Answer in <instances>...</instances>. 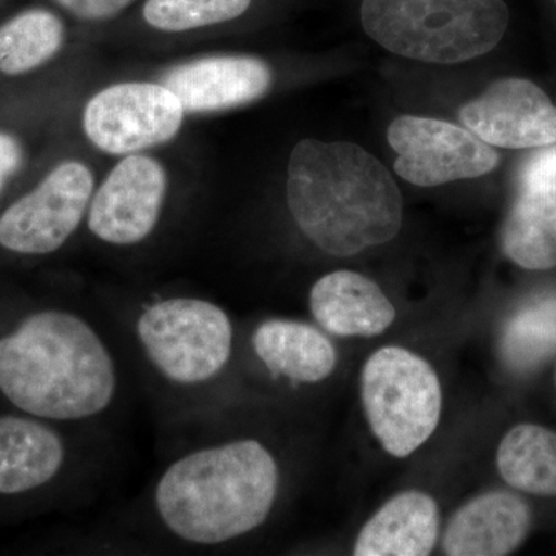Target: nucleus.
Here are the masks:
<instances>
[{
    "label": "nucleus",
    "instance_id": "9d476101",
    "mask_svg": "<svg viewBox=\"0 0 556 556\" xmlns=\"http://www.w3.org/2000/svg\"><path fill=\"white\" fill-rule=\"evenodd\" d=\"M169 175L148 153L121 156L91 195L87 226L113 247H134L155 230L166 203Z\"/></svg>",
    "mask_w": 556,
    "mask_h": 556
},
{
    "label": "nucleus",
    "instance_id": "2eb2a0df",
    "mask_svg": "<svg viewBox=\"0 0 556 556\" xmlns=\"http://www.w3.org/2000/svg\"><path fill=\"white\" fill-rule=\"evenodd\" d=\"M437 501L419 490L399 493L380 508L354 544L356 556H426L439 535Z\"/></svg>",
    "mask_w": 556,
    "mask_h": 556
},
{
    "label": "nucleus",
    "instance_id": "0eeeda50",
    "mask_svg": "<svg viewBox=\"0 0 556 556\" xmlns=\"http://www.w3.org/2000/svg\"><path fill=\"white\" fill-rule=\"evenodd\" d=\"M186 115L177 94L163 83L124 80L97 91L87 101L80 124L94 149L127 156L170 142Z\"/></svg>",
    "mask_w": 556,
    "mask_h": 556
},
{
    "label": "nucleus",
    "instance_id": "f03ea898",
    "mask_svg": "<svg viewBox=\"0 0 556 556\" xmlns=\"http://www.w3.org/2000/svg\"><path fill=\"white\" fill-rule=\"evenodd\" d=\"M115 390L113 358L78 316L46 311L0 339V391L22 412L86 419L104 412Z\"/></svg>",
    "mask_w": 556,
    "mask_h": 556
},
{
    "label": "nucleus",
    "instance_id": "393cba45",
    "mask_svg": "<svg viewBox=\"0 0 556 556\" xmlns=\"http://www.w3.org/2000/svg\"><path fill=\"white\" fill-rule=\"evenodd\" d=\"M24 161V152L16 138L0 131V190L17 170Z\"/></svg>",
    "mask_w": 556,
    "mask_h": 556
},
{
    "label": "nucleus",
    "instance_id": "9b49d317",
    "mask_svg": "<svg viewBox=\"0 0 556 556\" xmlns=\"http://www.w3.org/2000/svg\"><path fill=\"white\" fill-rule=\"evenodd\" d=\"M459 119L486 144L540 149L556 142V108L532 80L506 78L459 110Z\"/></svg>",
    "mask_w": 556,
    "mask_h": 556
},
{
    "label": "nucleus",
    "instance_id": "7ed1b4c3",
    "mask_svg": "<svg viewBox=\"0 0 556 556\" xmlns=\"http://www.w3.org/2000/svg\"><path fill=\"white\" fill-rule=\"evenodd\" d=\"M277 486L278 467L269 450L243 439L175 460L156 486V510L181 540L211 546L262 526Z\"/></svg>",
    "mask_w": 556,
    "mask_h": 556
},
{
    "label": "nucleus",
    "instance_id": "423d86ee",
    "mask_svg": "<svg viewBox=\"0 0 556 556\" xmlns=\"http://www.w3.org/2000/svg\"><path fill=\"white\" fill-rule=\"evenodd\" d=\"M139 342L172 382H206L228 364L232 324L215 303L192 298L161 300L138 318Z\"/></svg>",
    "mask_w": 556,
    "mask_h": 556
},
{
    "label": "nucleus",
    "instance_id": "4468645a",
    "mask_svg": "<svg viewBox=\"0 0 556 556\" xmlns=\"http://www.w3.org/2000/svg\"><path fill=\"white\" fill-rule=\"evenodd\" d=\"M311 311L318 324L340 338H375L396 318L393 303L371 278L336 270L311 289Z\"/></svg>",
    "mask_w": 556,
    "mask_h": 556
},
{
    "label": "nucleus",
    "instance_id": "1a4fd4ad",
    "mask_svg": "<svg viewBox=\"0 0 556 556\" xmlns=\"http://www.w3.org/2000/svg\"><path fill=\"white\" fill-rule=\"evenodd\" d=\"M387 138L397 153L399 177L420 188L482 177L500 163L493 146L447 121L399 116L388 127Z\"/></svg>",
    "mask_w": 556,
    "mask_h": 556
},
{
    "label": "nucleus",
    "instance_id": "4be33fe9",
    "mask_svg": "<svg viewBox=\"0 0 556 556\" xmlns=\"http://www.w3.org/2000/svg\"><path fill=\"white\" fill-rule=\"evenodd\" d=\"M252 3L254 0H141L139 20L163 35H186L240 20Z\"/></svg>",
    "mask_w": 556,
    "mask_h": 556
},
{
    "label": "nucleus",
    "instance_id": "f257e3e1",
    "mask_svg": "<svg viewBox=\"0 0 556 556\" xmlns=\"http://www.w3.org/2000/svg\"><path fill=\"white\" fill-rule=\"evenodd\" d=\"M287 203L306 239L350 257L397 236L404 203L387 167L346 141L302 139L288 163Z\"/></svg>",
    "mask_w": 556,
    "mask_h": 556
},
{
    "label": "nucleus",
    "instance_id": "39448f33",
    "mask_svg": "<svg viewBox=\"0 0 556 556\" xmlns=\"http://www.w3.org/2000/svg\"><path fill=\"white\" fill-rule=\"evenodd\" d=\"M369 427L391 456L407 457L437 431L442 388L422 357L399 346L376 351L362 371Z\"/></svg>",
    "mask_w": 556,
    "mask_h": 556
},
{
    "label": "nucleus",
    "instance_id": "a878e982",
    "mask_svg": "<svg viewBox=\"0 0 556 556\" xmlns=\"http://www.w3.org/2000/svg\"><path fill=\"white\" fill-rule=\"evenodd\" d=\"M555 383H556V367H555Z\"/></svg>",
    "mask_w": 556,
    "mask_h": 556
},
{
    "label": "nucleus",
    "instance_id": "6e6552de",
    "mask_svg": "<svg viewBox=\"0 0 556 556\" xmlns=\"http://www.w3.org/2000/svg\"><path fill=\"white\" fill-rule=\"evenodd\" d=\"M94 174L89 164H56L31 192L0 217V247L17 254H51L64 247L89 211Z\"/></svg>",
    "mask_w": 556,
    "mask_h": 556
},
{
    "label": "nucleus",
    "instance_id": "f8f14e48",
    "mask_svg": "<svg viewBox=\"0 0 556 556\" xmlns=\"http://www.w3.org/2000/svg\"><path fill=\"white\" fill-rule=\"evenodd\" d=\"M161 83L186 113L225 112L262 100L274 84L268 62L247 54H215L175 65Z\"/></svg>",
    "mask_w": 556,
    "mask_h": 556
},
{
    "label": "nucleus",
    "instance_id": "412c9836",
    "mask_svg": "<svg viewBox=\"0 0 556 556\" xmlns=\"http://www.w3.org/2000/svg\"><path fill=\"white\" fill-rule=\"evenodd\" d=\"M501 357L508 368L529 372L556 354V291L526 302L503 329Z\"/></svg>",
    "mask_w": 556,
    "mask_h": 556
},
{
    "label": "nucleus",
    "instance_id": "b1692460",
    "mask_svg": "<svg viewBox=\"0 0 556 556\" xmlns=\"http://www.w3.org/2000/svg\"><path fill=\"white\" fill-rule=\"evenodd\" d=\"M532 182H556V142L540 148L519 172V186Z\"/></svg>",
    "mask_w": 556,
    "mask_h": 556
},
{
    "label": "nucleus",
    "instance_id": "a211bd4d",
    "mask_svg": "<svg viewBox=\"0 0 556 556\" xmlns=\"http://www.w3.org/2000/svg\"><path fill=\"white\" fill-rule=\"evenodd\" d=\"M501 244L504 254L521 268H555L556 182L519 186L501 232Z\"/></svg>",
    "mask_w": 556,
    "mask_h": 556
},
{
    "label": "nucleus",
    "instance_id": "5701e85b",
    "mask_svg": "<svg viewBox=\"0 0 556 556\" xmlns=\"http://www.w3.org/2000/svg\"><path fill=\"white\" fill-rule=\"evenodd\" d=\"M54 5L80 24H108L118 20L141 0H51Z\"/></svg>",
    "mask_w": 556,
    "mask_h": 556
},
{
    "label": "nucleus",
    "instance_id": "bb28decb",
    "mask_svg": "<svg viewBox=\"0 0 556 556\" xmlns=\"http://www.w3.org/2000/svg\"><path fill=\"white\" fill-rule=\"evenodd\" d=\"M555 2H556V0H555Z\"/></svg>",
    "mask_w": 556,
    "mask_h": 556
},
{
    "label": "nucleus",
    "instance_id": "aec40b11",
    "mask_svg": "<svg viewBox=\"0 0 556 556\" xmlns=\"http://www.w3.org/2000/svg\"><path fill=\"white\" fill-rule=\"evenodd\" d=\"M67 27L56 11L35 7L0 25V73L24 75L42 67L62 50Z\"/></svg>",
    "mask_w": 556,
    "mask_h": 556
},
{
    "label": "nucleus",
    "instance_id": "20e7f679",
    "mask_svg": "<svg viewBox=\"0 0 556 556\" xmlns=\"http://www.w3.org/2000/svg\"><path fill=\"white\" fill-rule=\"evenodd\" d=\"M504 0H364L365 33L399 56L460 64L495 49L506 35Z\"/></svg>",
    "mask_w": 556,
    "mask_h": 556
},
{
    "label": "nucleus",
    "instance_id": "f3484780",
    "mask_svg": "<svg viewBox=\"0 0 556 556\" xmlns=\"http://www.w3.org/2000/svg\"><path fill=\"white\" fill-rule=\"evenodd\" d=\"M64 445L53 430L24 419L0 417V493L28 492L60 471Z\"/></svg>",
    "mask_w": 556,
    "mask_h": 556
},
{
    "label": "nucleus",
    "instance_id": "6ab92c4d",
    "mask_svg": "<svg viewBox=\"0 0 556 556\" xmlns=\"http://www.w3.org/2000/svg\"><path fill=\"white\" fill-rule=\"evenodd\" d=\"M497 470L508 485L540 496H556V433L521 424L501 441Z\"/></svg>",
    "mask_w": 556,
    "mask_h": 556
},
{
    "label": "nucleus",
    "instance_id": "dca6fc26",
    "mask_svg": "<svg viewBox=\"0 0 556 556\" xmlns=\"http://www.w3.org/2000/svg\"><path fill=\"white\" fill-rule=\"evenodd\" d=\"M252 345L269 371L294 383L320 382L338 364L334 345L317 328L300 321H265L255 331Z\"/></svg>",
    "mask_w": 556,
    "mask_h": 556
},
{
    "label": "nucleus",
    "instance_id": "ddd939ff",
    "mask_svg": "<svg viewBox=\"0 0 556 556\" xmlns=\"http://www.w3.org/2000/svg\"><path fill=\"white\" fill-rule=\"evenodd\" d=\"M532 510L510 492H489L464 504L450 518L442 548L448 556H504L521 546Z\"/></svg>",
    "mask_w": 556,
    "mask_h": 556
}]
</instances>
